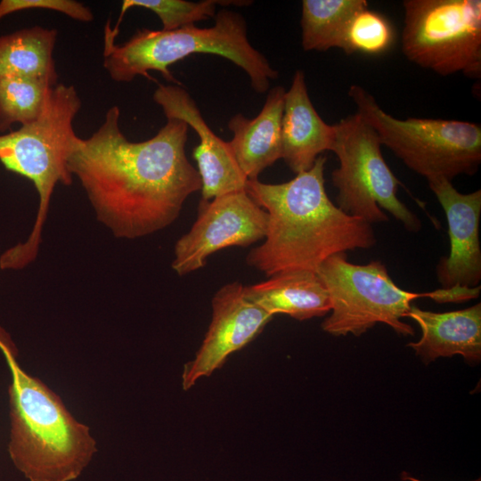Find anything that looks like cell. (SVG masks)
<instances>
[{"label":"cell","instance_id":"cell-6","mask_svg":"<svg viewBox=\"0 0 481 481\" xmlns=\"http://www.w3.org/2000/svg\"><path fill=\"white\" fill-rule=\"evenodd\" d=\"M316 273L330 302V314L322 328L333 336H360L379 322L397 334L413 336V328L402 321L413 300L428 298L438 303H459L477 298L480 293L479 286L442 288L423 293L407 291L395 283L380 261L355 265L347 260L346 253L328 257Z\"/></svg>","mask_w":481,"mask_h":481},{"label":"cell","instance_id":"cell-23","mask_svg":"<svg viewBox=\"0 0 481 481\" xmlns=\"http://www.w3.org/2000/svg\"><path fill=\"white\" fill-rule=\"evenodd\" d=\"M32 9L56 11L82 22L94 20L92 11L84 4L74 0H2L0 20L8 14Z\"/></svg>","mask_w":481,"mask_h":481},{"label":"cell","instance_id":"cell-24","mask_svg":"<svg viewBox=\"0 0 481 481\" xmlns=\"http://www.w3.org/2000/svg\"><path fill=\"white\" fill-rule=\"evenodd\" d=\"M405 479H407L409 481H420V479H417V478L412 477H406ZM474 481H480V479L474 480Z\"/></svg>","mask_w":481,"mask_h":481},{"label":"cell","instance_id":"cell-20","mask_svg":"<svg viewBox=\"0 0 481 481\" xmlns=\"http://www.w3.org/2000/svg\"><path fill=\"white\" fill-rule=\"evenodd\" d=\"M50 83L41 77L6 76L0 77V132L14 124L35 121L41 114Z\"/></svg>","mask_w":481,"mask_h":481},{"label":"cell","instance_id":"cell-14","mask_svg":"<svg viewBox=\"0 0 481 481\" xmlns=\"http://www.w3.org/2000/svg\"><path fill=\"white\" fill-rule=\"evenodd\" d=\"M335 126L317 113L308 94L305 74L295 72L285 92L281 119V159L295 174L308 170L321 153L331 151Z\"/></svg>","mask_w":481,"mask_h":481},{"label":"cell","instance_id":"cell-4","mask_svg":"<svg viewBox=\"0 0 481 481\" xmlns=\"http://www.w3.org/2000/svg\"><path fill=\"white\" fill-rule=\"evenodd\" d=\"M115 38L108 21L102 64L110 78L118 83L131 82L138 76L151 78V70L176 83L168 67L194 53L216 54L229 60L246 72L252 88L260 94L266 92L271 80L278 77V71L249 43L243 16L230 10L219 11L210 28L190 25L174 30L143 29L121 45H116Z\"/></svg>","mask_w":481,"mask_h":481},{"label":"cell","instance_id":"cell-8","mask_svg":"<svg viewBox=\"0 0 481 481\" xmlns=\"http://www.w3.org/2000/svg\"><path fill=\"white\" fill-rule=\"evenodd\" d=\"M334 126L331 151L339 166L332 171L331 180L338 189V208L371 224L388 220L385 209L408 231L418 232L421 223L398 199L400 181L385 161L374 129L357 112Z\"/></svg>","mask_w":481,"mask_h":481},{"label":"cell","instance_id":"cell-18","mask_svg":"<svg viewBox=\"0 0 481 481\" xmlns=\"http://www.w3.org/2000/svg\"><path fill=\"white\" fill-rule=\"evenodd\" d=\"M57 30L41 26L22 29L0 37V77H41L51 86L58 81L53 50Z\"/></svg>","mask_w":481,"mask_h":481},{"label":"cell","instance_id":"cell-1","mask_svg":"<svg viewBox=\"0 0 481 481\" xmlns=\"http://www.w3.org/2000/svg\"><path fill=\"white\" fill-rule=\"evenodd\" d=\"M119 118L114 105L94 133L77 136L68 168L79 180L97 220L116 237L131 240L170 225L186 199L201 190V181L186 156L184 121L167 118L153 137L131 142Z\"/></svg>","mask_w":481,"mask_h":481},{"label":"cell","instance_id":"cell-13","mask_svg":"<svg viewBox=\"0 0 481 481\" xmlns=\"http://www.w3.org/2000/svg\"><path fill=\"white\" fill-rule=\"evenodd\" d=\"M428 183L445 213L450 238L449 255L436 266L437 279L444 289L477 287L481 281V190L461 193L452 181L442 177Z\"/></svg>","mask_w":481,"mask_h":481},{"label":"cell","instance_id":"cell-2","mask_svg":"<svg viewBox=\"0 0 481 481\" xmlns=\"http://www.w3.org/2000/svg\"><path fill=\"white\" fill-rule=\"evenodd\" d=\"M326 157L285 183L248 180L245 191L267 213L266 232L247 264L267 277L291 270L316 272L328 257L371 249L376 237L371 224L350 216L329 198L324 186Z\"/></svg>","mask_w":481,"mask_h":481},{"label":"cell","instance_id":"cell-16","mask_svg":"<svg viewBox=\"0 0 481 481\" xmlns=\"http://www.w3.org/2000/svg\"><path fill=\"white\" fill-rule=\"evenodd\" d=\"M286 90L270 89L265 104L253 118L239 113L231 118L229 143L235 160L248 180L257 179L266 167L281 159V119Z\"/></svg>","mask_w":481,"mask_h":481},{"label":"cell","instance_id":"cell-12","mask_svg":"<svg viewBox=\"0 0 481 481\" xmlns=\"http://www.w3.org/2000/svg\"><path fill=\"white\" fill-rule=\"evenodd\" d=\"M153 100L161 107L167 118L184 121L200 138L192 156L201 181L202 200L245 191L248 178L238 166L229 143L212 131L184 88L179 85L159 84Z\"/></svg>","mask_w":481,"mask_h":481},{"label":"cell","instance_id":"cell-15","mask_svg":"<svg viewBox=\"0 0 481 481\" xmlns=\"http://www.w3.org/2000/svg\"><path fill=\"white\" fill-rule=\"evenodd\" d=\"M406 317L414 320L421 330L418 341L411 347L426 363L439 358L461 355L469 363L481 359V304L470 307L435 313L412 306Z\"/></svg>","mask_w":481,"mask_h":481},{"label":"cell","instance_id":"cell-11","mask_svg":"<svg viewBox=\"0 0 481 481\" xmlns=\"http://www.w3.org/2000/svg\"><path fill=\"white\" fill-rule=\"evenodd\" d=\"M243 287L239 281L230 282L214 295L208 331L195 357L183 367L184 390L221 368L232 354L252 341L272 320V315L244 297Z\"/></svg>","mask_w":481,"mask_h":481},{"label":"cell","instance_id":"cell-7","mask_svg":"<svg viewBox=\"0 0 481 481\" xmlns=\"http://www.w3.org/2000/svg\"><path fill=\"white\" fill-rule=\"evenodd\" d=\"M348 95L359 113L387 146L410 169L428 180L452 181L460 175H473L481 163V126L442 118H396L358 85Z\"/></svg>","mask_w":481,"mask_h":481},{"label":"cell","instance_id":"cell-21","mask_svg":"<svg viewBox=\"0 0 481 481\" xmlns=\"http://www.w3.org/2000/svg\"><path fill=\"white\" fill-rule=\"evenodd\" d=\"M394 41L395 30L389 20L365 7L351 19L342 50L347 55L354 53L379 54L387 51Z\"/></svg>","mask_w":481,"mask_h":481},{"label":"cell","instance_id":"cell-9","mask_svg":"<svg viewBox=\"0 0 481 481\" xmlns=\"http://www.w3.org/2000/svg\"><path fill=\"white\" fill-rule=\"evenodd\" d=\"M402 50L440 76L481 77V1L404 0Z\"/></svg>","mask_w":481,"mask_h":481},{"label":"cell","instance_id":"cell-10","mask_svg":"<svg viewBox=\"0 0 481 481\" xmlns=\"http://www.w3.org/2000/svg\"><path fill=\"white\" fill-rule=\"evenodd\" d=\"M266 225V211L246 191L201 199L192 228L175 242L172 268L178 275L199 270L220 249L248 247L263 240Z\"/></svg>","mask_w":481,"mask_h":481},{"label":"cell","instance_id":"cell-5","mask_svg":"<svg viewBox=\"0 0 481 481\" xmlns=\"http://www.w3.org/2000/svg\"><path fill=\"white\" fill-rule=\"evenodd\" d=\"M76 88L57 83L47 92L44 109L33 122L0 135V162L4 167L33 183L39 199L32 232L24 243L0 256L2 270H20L33 262L57 183L69 185L68 159L77 135L73 121L81 109Z\"/></svg>","mask_w":481,"mask_h":481},{"label":"cell","instance_id":"cell-19","mask_svg":"<svg viewBox=\"0 0 481 481\" xmlns=\"http://www.w3.org/2000/svg\"><path fill=\"white\" fill-rule=\"evenodd\" d=\"M368 7L366 0H303L302 46L305 51L342 50L353 16Z\"/></svg>","mask_w":481,"mask_h":481},{"label":"cell","instance_id":"cell-3","mask_svg":"<svg viewBox=\"0 0 481 481\" xmlns=\"http://www.w3.org/2000/svg\"><path fill=\"white\" fill-rule=\"evenodd\" d=\"M0 350L9 367L10 441L8 452L29 481H71L89 464L96 442L60 397L28 374L17 360V348L0 327Z\"/></svg>","mask_w":481,"mask_h":481},{"label":"cell","instance_id":"cell-17","mask_svg":"<svg viewBox=\"0 0 481 481\" xmlns=\"http://www.w3.org/2000/svg\"><path fill=\"white\" fill-rule=\"evenodd\" d=\"M244 297L270 315L288 314L304 321L330 312L329 294L316 272L291 270L243 287Z\"/></svg>","mask_w":481,"mask_h":481},{"label":"cell","instance_id":"cell-22","mask_svg":"<svg viewBox=\"0 0 481 481\" xmlns=\"http://www.w3.org/2000/svg\"><path fill=\"white\" fill-rule=\"evenodd\" d=\"M216 4H221V1L125 0L122 2L119 20L112 30L118 35L119 22L123 15L133 7L144 8L153 12L159 18L163 30H174L215 17Z\"/></svg>","mask_w":481,"mask_h":481}]
</instances>
